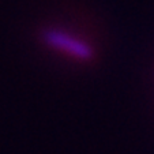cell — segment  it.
I'll return each mask as SVG.
<instances>
[{
  "instance_id": "cell-1",
  "label": "cell",
  "mask_w": 154,
  "mask_h": 154,
  "mask_svg": "<svg viewBox=\"0 0 154 154\" xmlns=\"http://www.w3.org/2000/svg\"><path fill=\"white\" fill-rule=\"evenodd\" d=\"M44 41L49 47L61 51V52H66L76 59H81V60H87L93 55V49L89 44L66 32H61V30H47L44 33Z\"/></svg>"
}]
</instances>
